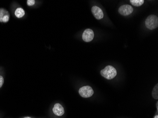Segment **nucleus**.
Wrapping results in <instances>:
<instances>
[{"mask_svg": "<svg viewBox=\"0 0 158 118\" xmlns=\"http://www.w3.org/2000/svg\"><path fill=\"white\" fill-rule=\"evenodd\" d=\"M100 74L105 79L110 80L117 76V71L112 66H107L100 71Z\"/></svg>", "mask_w": 158, "mask_h": 118, "instance_id": "nucleus-1", "label": "nucleus"}, {"mask_svg": "<svg viewBox=\"0 0 158 118\" xmlns=\"http://www.w3.org/2000/svg\"><path fill=\"white\" fill-rule=\"evenodd\" d=\"M145 25L148 29L153 30L158 26V18L154 15L149 16L145 20Z\"/></svg>", "mask_w": 158, "mask_h": 118, "instance_id": "nucleus-2", "label": "nucleus"}, {"mask_svg": "<svg viewBox=\"0 0 158 118\" xmlns=\"http://www.w3.org/2000/svg\"><path fill=\"white\" fill-rule=\"evenodd\" d=\"M79 93L83 98H89L91 97L94 94V91L91 87L89 86H83L80 88Z\"/></svg>", "mask_w": 158, "mask_h": 118, "instance_id": "nucleus-3", "label": "nucleus"}, {"mask_svg": "<svg viewBox=\"0 0 158 118\" xmlns=\"http://www.w3.org/2000/svg\"><path fill=\"white\" fill-rule=\"evenodd\" d=\"M134 11L133 7L129 5H124L120 6L118 9V12L123 16H128L131 14Z\"/></svg>", "mask_w": 158, "mask_h": 118, "instance_id": "nucleus-4", "label": "nucleus"}, {"mask_svg": "<svg viewBox=\"0 0 158 118\" xmlns=\"http://www.w3.org/2000/svg\"><path fill=\"white\" fill-rule=\"evenodd\" d=\"M94 34L92 29L88 28L85 30L82 34V39L86 42H89L94 39Z\"/></svg>", "mask_w": 158, "mask_h": 118, "instance_id": "nucleus-5", "label": "nucleus"}, {"mask_svg": "<svg viewBox=\"0 0 158 118\" xmlns=\"http://www.w3.org/2000/svg\"><path fill=\"white\" fill-rule=\"evenodd\" d=\"M91 11L93 15L96 19L99 20L103 18L104 14L102 10L98 6H93L91 8Z\"/></svg>", "mask_w": 158, "mask_h": 118, "instance_id": "nucleus-6", "label": "nucleus"}, {"mask_svg": "<svg viewBox=\"0 0 158 118\" xmlns=\"http://www.w3.org/2000/svg\"><path fill=\"white\" fill-rule=\"evenodd\" d=\"M53 112L56 116H62L64 113V109L60 104L57 103L54 105Z\"/></svg>", "mask_w": 158, "mask_h": 118, "instance_id": "nucleus-7", "label": "nucleus"}, {"mask_svg": "<svg viewBox=\"0 0 158 118\" xmlns=\"http://www.w3.org/2000/svg\"><path fill=\"white\" fill-rule=\"evenodd\" d=\"M9 19L10 14L8 11L4 9H0V22H7Z\"/></svg>", "mask_w": 158, "mask_h": 118, "instance_id": "nucleus-8", "label": "nucleus"}, {"mask_svg": "<svg viewBox=\"0 0 158 118\" xmlns=\"http://www.w3.org/2000/svg\"><path fill=\"white\" fill-rule=\"evenodd\" d=\"M15 15L16 17L18 18H20L23 17L25 15V11L23 9L21 8L17 9L15 11Z\"/></svg>", "mask_w": 158, "mask_h": 118, "instance_id": "nucleus-9", "label": "nucleus"}, {"mask_svg": "<svg viewBox=\"0 0 158 118\" xmlns=\"http://www.w3.org/2000/svg\"><path fill=\"white\" fill-rule=\"evenodd\" d=\"M130 2L132 5L136 7H139L144 3V0H130Z\"/></svg>", "mask_w": 158, "mask_h": 118, "instance_id": "nucleus-10", "label": "nucleus"}, {"mask_svg": "<svg viewBox=\"0 0 158 118\" xmlns=\"http://www.w3.org/2000/svg\"><path fill=\"white\" fill-rule=\"evenodd\" d=\"M152 96L155 99H158V84L154 87L152 92Z\"/></svg>", "mask_w": 158, "mask_h": 118, "instance_id": "nucleus-11", "label": "nucleus"}, {"mask_svg": "<svg viewBox=\"0 0 158 118\" xmlns=\"http://www.w3.org/2000/svg\"><path fill=\"white\" fill-rule=\"evenodd\" d=\"M35 3V1L34 0H27V4L28 6H33Z\"/></svg>", "mask_w": 158, "mask_h": 118, "instance_id": "nucleus-12", "label": "nucleus"}, {"mask_svg": "<svg viewBox=\"0 0 158 118\" xmlns=\"http://www.w3.org/2000/svg\"><path fill=\"white\" fill-rule=\"evenodd\" d=\"M4 83V78L2 76L0 75V88H1Z\"/></svg>", "mask_w": 158, "mask_h": 118, "instance_id": "nucleus-13", "label": "nucleus"}, {"mask_svg": "<svg viewBox=\"0 0 158 118\" xmlns=\"http://www.w3.org/2000/svg\"><path fill=\"white\" fill-rule=\"evenodd\" d=\"M23 118H31V117H28V116H27V117H23Z\"/></svg>", "mask_w": 158, "mask_h": 118, "instance_id": "nucleus-14", "label": "nucleus"}, {"mask_svg": "<svg viewBox=\"0 0 158 118\" xmlns=\"http://www.w3.org/2000/svg\"><path fill=\"white\" fill-rule=\"evenodd\" d=\"M154 118H158V115H157L154 117Z\"/></svg>", "mask_w": 158, "mask_h": 118, "instance_id": "nucleus-15", "label": "nucleus"}, {"mask_svg": "<svg viewBox=\"0 0 158 118\" xmlns=\"http://www.w3.org/2000/svg\"><path fill=\"white\" fill-rule=\"evenodd\" d=\"M158 102H157V104H156V105H157V109H158Z\"/></svg>", "mask_w": 158, "mask_h": 118, "instance_id": "nucleus-16", "label": "nucleus"}]
</instances>
